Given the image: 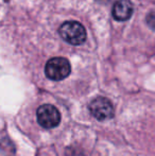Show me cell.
I'll use <instances>...</instances> for the list:
<instances>
[{
    "label": "cell",
    "instance_id": "obj_2",
    "mask_svg": "<svg viewBox=\"0 0 155 156\" xmlns=\"http://www.w3.org/2000/svg\"><path fill=\"white\" fill-rule=\"evenodd\" d=\"M70 63L65 58H50L46 64L45 73L48 79L52 81H62L70 74Z\"/></svg>",
    "mask_w": 155,
    "mask_h": 156
},
{
    "label": "cell",
    "instance_id": "obj_1",
    "mask_svg": "<svg viewBox=\"0 0 155 156\" xmlns=\"http://www.w3.org/2000/svg\"><path fill=\"white\" fill-rule=\"evenodd\" d=\"M61 37L65 41L71 45H82L86 41L85 28L78 21H66L60 27L58 30Z\"/></svg>",
    "mask_w": 155,
    "mask_h": 156
},
{
    "label": "cell",
    "instance_id": "obj_5",
    "mask_svg": "<svg viewBox=\"0 0 155 156\" xmlns=\"http://www.w3.org/2000/svg\"><path fill=\"white\" fill-rule=\"evenodd\" d=\"M112 14L116 20H128L133 14V4L129 0H118L114 3Z\"/></svg>",
    "mask_w": 155,
    "mask_h": 156
},
{
    "label": "cell",
    "instance_id": "obj_4",
    "mask_svg": "<svg viewBox=\"0 0 155 156\" xmlns=\"http://www.w3.org/2000/svg\"><path fill=\"white\" fill-rule=\"evenodd\" d=\"M89 112L90 114L100 121L108 120L114 117V106L108 99L104 97H98L93 99L89 104Z\"/></svg>",
    "mask_w": 155,
    "mask_h": 156
},
{
    "label": "cell",
    "instance_id": "obj_3",
    "mask_svg": "<svg viewBox=\"0 0 155 156\" xmlns=\"http://www.w3.org/2000/svg\"><path fill=\"white\" fill-rule=\"evenodd\" d=\"M36 119L44 129H54L61 122V114L55 106L51 104H44L37 108Z\"/></svg>",
    "mask_w": 155,
    "mask_h": 156
},
{
    "label": "cell",
    "instance_id": "obj_6",
    "mask_svg": "<svg viewBox=\"0 0 155 156\" xmlns=\"http://www.w3.org/2000/svg\"><path fill=\"white\" fill-rule=\"evenodd\" d=\"M147 25L149 26L151 29L155 30V12H150L149 14L147 15Z\"/></svg>",
    "mask_w": 155,
    "mask_h": 156
}]
</instances>
